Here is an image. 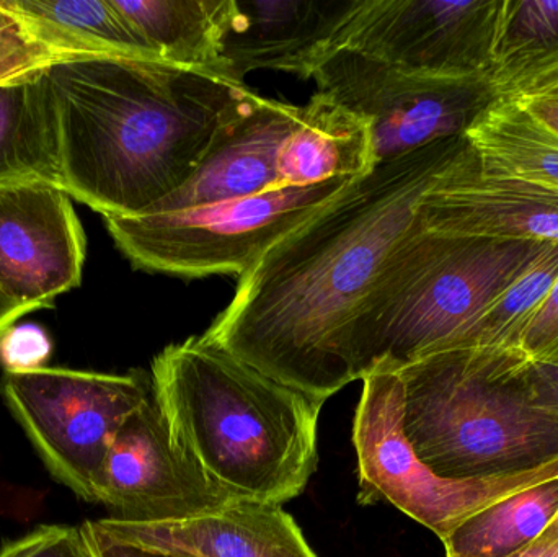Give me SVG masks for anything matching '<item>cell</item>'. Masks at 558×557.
Here are the masks:
<instances>
[{
  "instance_id": "cell-30",
  "label": "cell",
  "mask_w": 558,
  "mask_h": 557,
  "mask_svg": "<svg viewBox=\"0 0 558 557\" xmlns=\"http://www.w3.org/2000/svg\"><path fill=\"white\" fill-rule=\"evenodd\" d=\"M82 530L95 557H192L121 542L104 532L97 522H85Z\"/></svg>"
},
{
  "instance_id": "cell-18",
  "label": "cell",
  "mask_w": 558,
  "mask_h": 557,
  "mask_svg": "<svg viewBox=\"0 0 558 557\" xmlns=\"http://www.w3.org/2000/svg\"><path fill=\"white\" fill-rule=\"evenodd\" d=\"M48 69L0 84V185L51 182L61 186Z\"/></svg>"
},
{
  "instance_id": "cell-20",
  "label": "cell",
  "mask_w": 558,
  "mask_h": 557,
  "mask_svg": "<svg viewBox=\"0 0 558 557\" xmlns=\"http://www.w3.org/2000/svg\"><path fill=\"white\" fill-rule=\"evenodd\" d=\"M163 61L218 74L231 0H113Z\"/></svg>"
},
{
  "instance_id": "cell-14",
  "label": "cell",
  "mask_w": 558,
  "mask_h": 557,
  "mask_svg": "<svg viewBox=\"0 0 558 557\" xmlns=\"http://www.w3.org/2000/svg\"><path fill=\"white\" fill-rule=\"evenodd\" d=\"M423 218L452 234L558 242V192L485 169L471 147L432 190Z\"/></svg>"
},
{
  "instance_id": "cell-33",
  "label": "cell",
  "mask_w": 558,
  "mask_h": 557,
  "mask_svg": "<svg viewBox=\"0 0 558 557\" xmlns=\"http://www.w3.org/2000/svg\"><path fill=\"white\" fill-rule=\"evenodd\" d=\"M510 557H558V543L544 545V543L534 542L533 545Z\"/></svg>"
},
{
  "instance_id": "cell-22",
  "label": "cell",
  "mask_w": 558,
  "mask_h": 557,
  "mask_svg": "<svg viewBox=\"0 0 558 557\" xmlns=\"http://www.w3.org/2000/svg\"><path fill=\"white\" fill-rule=\"evenodd\" d=\"M558 513V480L498 500L442 542L448 557H510L541 538Z\"/></svg>"
},
{
  "instance_id": "cell-31",
  "label": "cell",
  "mask_w": 558,
  "mask_h": 557,
  "mask_svg": "<svg viewBox=\"0 0 558 557\" xmlns=\"http://www.w3.org/2000/svg\"><path fill=\"white\" fill-rule=\"evenodd\" d=\"M530 379L537 401L558 414V368L531 362Z\"/></svg>"
},
{
  "instance_id": "cell-12",
  "label": "cell",
  "mask_w": 558,
  "mask_h": 557,
  "mask_svg": "<svg viewBox=\"0 0 558 557\" xmlns=\"http://www.w3.org/2000/svg\"><path fill=\"white\" fill-rule=\"evenodd\" d=\"M87 241L72 198L51 182L0 185V293L32 311L82 281Z\"/></svg>"
},
{
  "instance_id": "cell-3",
  "label": "cell",
  "mask_w": 558,
  "mask_h": 557,
  "mask_svg": "<svg viewBox=\"0 0 558 557\" xmlns=\"http://www.w3.org/2000/svg\"><path fill=\"white\" fill-rule=\"evenodd\" d=\"M150 385L175 444L232 499L282 506L317 470L322 404L205 336L166 347Z\"/></svg>"
},
{
  "instance_id": "cell-28",
  "label": "cell",
  "mask_w": 558,
  "mask_h": 557,
  "mask_svg": "<svg viewBox=\"0 0 558 557\" xmlns=\"http://www.w3.org/2000/svg\"><path fill=\"white\" fill-rule=\"evenodd\" d=\"M520 349L531 362L558 368V277L527 323Z\"/></svg>"
},
{
  "instance_id": "cell-16",
  "label": "cell",
  "mask_w": 558,
  "mask_h": 557,
  "mask_svg": "<svg viewBox=\"0 0 558 557\" xmlns=\"http://www.w3.org/2000/svg\"><path fill=\"white\" fill-rule=\"evenodd\" d=\"M121 542L192 557H318L295 520L278 504L238 500L179 522L98 520Z\"/></svg>"
},
{
  "instance_id": "cell-7",
  "label": "cell",
  "mask_w": 558,
  "mask_h": 557,
  "mask_svg": "<svg viewBox=\"0 0 558 557\" xmlns=\"http://www.w3.org/2000/svg\"><path fill=\"white\" fill-rule=\"evenodd\" d=\"M361 506L387 502L445 542L462 522L505 497L558 480V458L521 473L488 480H441L416 458L402 419L396 373H371L353 422Z\"/></svg>"
},
{
  "instance_id": "cell-27",
  "label": "cell",
  "mask_w": 558,
  "mask_h": 557,
  "mask_svg": "<svg viewBox=\"0 0 558 557\" xmlns=\"http://www.w3.org/2000/svg\"><path fill=\"white\" fill-rule=\"evenodd\" d=\"M51 353V339L36 324H13L0 336V365L5 373L46 368Z\"/></svg>"
},
{
  "instance_id": "cell-9",
  "label": "cell",
  "mask_w": 558,
  "mask_h": 557,
  "mask_svg": "<svg viewBox=\"0 0 558 557\" xmlns=\"http://www.w3.org/2000/svg\"><path fill=\"white\" fill-rule=\"evenodd\" d=\"M314 78L318 94L367 124L376 166L465 136L500 98L487 75L422 74L350 48L331 51Z\"/></svg>"
},
{
  "instance_id": "cell-11",
  "label": "cell",
  "mask_w": 558,
  "mask_h": 557,
  "mask_svg": "<svg viewBox=\"0 0 558 557\" xmlns=\"http://www.w3.org/2000/svg\"><path fill=\"white\" fill-rule=\"evenodd\" d=\"M232 502L175 444L154 396L114 435L98 487L111 519L179 522Z\"/></svg>"
},
{
  "instance_id": "cell-24",
  "label": "cell",
  "mask_w": 558,
  "mask_h": 557,
  "mask_svg": "<svg viewBox=\"0 0 558 557\" xmlns=\"http://www.w3.org/2000/svg\"><path fill=\"white\" fill-rule=\"evenodd\" d=\"M20 15L48 23L77 36L107 55L160 59L140 29L113 0H2Z\"/></svg>"
},
{
  "instance_id": "cell-17",
  "label": "cell",
  "mask_w": 558,
  "mask_h": 557,
  "mask_svg": "<svg viewBox=\"0 0 558 557\" xmlns=\"http://www.w3.org/2000/svg\"><path fill=\"white\" fill-rule=\"evenodd\" d=\"M374 166L367 124L318 92L302 105L278 156L281 185H312L338 177L356 179Z\"/></svg>"
},
{
  "instance_id": "cell-34",
  "label": "cell",
  "mask_w": 558,
  "mask_h": 557,
  "mask_svg": "<svg viewBox=\"0 0 558 557\" xmlns=\"http://www.w3.org/2000/svg\"><path fill=\"white\" fill-rule=\"evenodd\" d=\"M537 543H544V545H550V543H558V513L556 519L553 520L549 526H547L546 532L541 535V538L537 540Z\"/></svg>"
},
{
  "instance_id": "cell-15",
  "label": "cell",
  "mask_w": 558,
  "mask_h": 557,
  "mask_svg": "<svg viewBox=\"0 0 558 557\" xmlns=\"http://www.w3.org/2000/svg\"><path fill=\"white\" fill-rule=\"evenodd\" d=\"M301 107L255 94L216 134L192 179L153 213L182 211L258 195L281 185L278 156Z\"/></svg>"
},
{
  "instance_id": "cell-25",
  "label": "cell",
  "mask_w": 558,
  "mask_h": 557,
  "mask_svg": "<svg viewBox=\"0 0 558 557\" xmlns=\"http://www.w3.org/2000/svg\"><path fill=\"white\" fill-rule=\"evenodd\" d=\"M105 55L71 33L13 12L0 0V84L28 77L58 62Z\"/></svg>"
},
{
  "instance_id": "cell-6",
  "label": "cell",
  "mask_w": 558,
  "mask_h": 557,
  "mask_svg": "<svg viewBox=\"0 0 558 557\" xmlns=\"http://www.w3.org/2000/svg\"><path fill=\"white\" fill-rule=\"evenodd\" d=\"M356 179L278 186L182 211L105 218V225L134 268L185 278L241 277Z\"/></svg>"
},
{
  "instance_id": "cell-23",
  "label": "cell",
  "mask_w": 558,
  "mask_h": 557,
  "mask_svg": "<svg viewBox=\"0 0 558 557\" xmlns=\"http://www.w3.org/2000/svg\"><path fill=\"white\" fill-rule=\"evenodd\" d=\"M558 277V242H547L530 267L472 324L454 349H520L521 337Z\"/></svg>"
},
{
  "instance_id": "cell-13",
  "label": "cell",
  "mask_w": 558,
  "mask_h": 557,
  "mask_svg": "<svg viewBox=\"0 0 558 557\" xmlns=\"http://www.w3.org/2000/svg\"><path fill=\"white\" fill-rule=\"evenodd\" d=\"M364 0H231L218 74L244 84L251 72L314 78Z\"/></svg>"
},
{
  "instance_id": "cell-26",
  "label": "cell",
  "mask_w": 558,
  "mask_h": 557,
  "mask_svg": "<svg viewBox=\"0 0 558 557\" xmlns=\"http://www.w3.org/2000/svg\"><path fill=\"white\" fill-rule=\"evenodd\" d=\"M0 557H95L82 526L45 525L5 543Z\"/></svg>"
},
{
  "instance_id": "cell-19",
  "label": "cell",
  "mask_w": 558,
  "mask_h": 557,
  "mask_svg": "<svg viewBox=\"0 0 558 557\" xmlns=\"http://www.w3.org/2000/svg\"><path fill=\"white\" fill-rule=\"evenodd\" d=\"M492 172L558 192V136L510 98L495 100L465 133Z\"/></svg>"
},
{
  "instance_id": "cell-5",
  "label": "cell",
  "mask_w": 558,
  "mask_h": 557,
  "mask_svg": "<svg viewBox=\"0 0 558 557\" xmlns=\"http://www.w3.org/2000/svg\"><path fill=\"white\" fill-rule=\"evenodd\" d=\"M546 244L452 234L429 226L422 209L354 324V382L454 349Z\"/></svg>"
},
{
  "instance_id": "cell-8",
  "label": "cell",
  "mask_w": 558,
  "mask_h": 557,
  "mask_svg": "<svg viewBox=\"0 0 558 557\" xmlns=\"http://www.w3.org/2000/svg\"><path fill=\"white\" fill-rule=\"evenodd\" d=\"M0 391L52 476L97 504L114 435L153 398L143 372L111 375L49 366L5 373Z\"/></svg>"
},
{
  "instance_id": "cell-2",
  "label": "cell",
  "mask_w": 558,
  "mask_h": 557,
  "mask_svg": "<svg viewBox=\"0 0 558 557\" xmlns=\"http://www.w3.org/2000/svg\"><path fill=\"white\" fill-rule=\"evenodd\" d=\"M61 186L104 218H136L179 192L254 92L206 69L105 55L48 69Z\"/></svg>"
},
{
  "instance_id": "cell-21",
  "label": "cell",
  "mask_w": 558,
  "mask_h": 557,
  "mask_svg": "<svg viewBox=\"0 0 558 557\" xmlns=\"http://www.w3.org/2000/svg\"><path fill=\"white\" fill-rule=\"evenodd\" d=\"M558 68V0H504L487 78L498 97Z\"/></svg>"
},
{
  "instance_id": "cell-32",
  "label": "cell",
  "mask_w": 558,
  "mask_h": 557,
  "mask_svg": "<svg viewBox=\"0 0 558 557\" xmlns=\"http://www.w3.org/2000/svg\"><path fill=\"white\" fill-rule=\"evenodd\" d=\"M28 313L29 310L12 303V301L7 300V298L0 293V336H2L9 327H12L13 324H16V320H19L20 317H23Z\"/></svg>"
},
{
  "instance_id": "cell-10",
  "label": "cell",
  "mask_w": 558,
  "mask_h": 557,
  "mask_svg": "<svg viewBox=\"0 0 558 557\" xmlns=\"http://www.w3.org/2000/svg\"><path fill=\"white\" fill-rule=\"evenodd\" d=\"M504 0H364L340 48L405 71L487 75Z\"/></svg>"
},
{
  "instance_id": "cell-1",
  "label": "cell",
  "mask_w": 558,
  "mask_h": 557,
  "mask_svg": "<svg viewBox=\"0 0 558 557\" xmlns=\"http://www.w3.org/2000/svg\"><path fill=\"white\" fill-rule=\"evenodd\" d=\"M469 149L449 137L357 177L239 277L203 336L324 405L354 382L350 336L390 257Z\"/></svg>"
},
{
  "instance_id": "cell-29",
  "label": "cell",
  "mask_w": 558,
  "mask_h": 557,
  "mask_svg": "<svg viewBox=\"0 0 558 557\" xmlns=\"http://www.w3.org/2000/svg\"><path fill=\"white\" fill-rule=\"evenodd\" d=\"M511 101L558 136V68L510 95Z\"/></svg>"
},
{
  "instance_id": "cell-4",
  "label": "cell",
  "mask_w": 558,
  "mask_h": 557,
  "mask_svg": "<svg viewBox=\"0 0 558 557\" xmlns=\"http://www.w3.org/2000/svg\"><path fill=\"white\" fill-rule=\"evenodd\" d=\"M521 349H456L397 370L403 431L441 480H488L558 458V414L544 408Z\"/></svg>"
}]
</instances>
